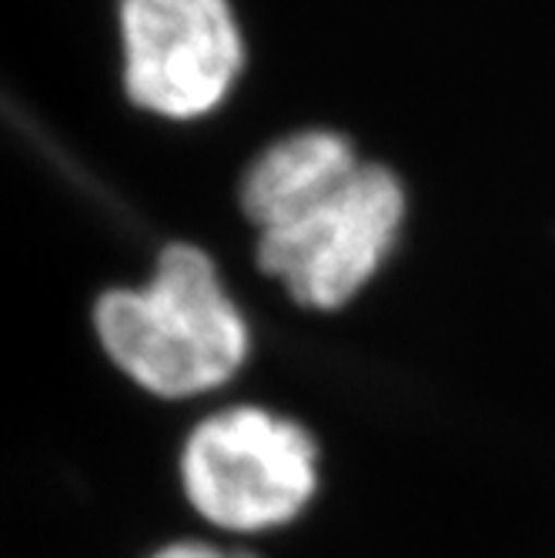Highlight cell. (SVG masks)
<instances>
[{
	"instance_id": "2",
	"label": "cell",
	"mask_w": 555,
	"mask_h": 558,
	"mask_svg": "<svg viewBox=\"0 0 555 558\" xmlns=\"http://www.w3.org/2000/svg\"><path fill=\"white\" fill-rule=\"evenodd\" d=\"M181 485L191 509L225 532L281 529L318 492V445L294 418L234 404L188 435Z\"/></svg>"
},
{
	"instance_id": "4",
	"label": "cell",
	"mask_w": 555,
	"mask_h": 558,
	"mask_svg": "<svg viewBox=\"0 0 555 558\" xmlns=\"http://www.w3.org/2000/svg\"><path fill=\"white\" fill-rule=\"evenodd\" d=\"M121 44L128 97L168 121L218 111L244 68L228 0H121Z\"/></svg>"
},
{
	"instance_id": "5",
	"label": "cell",
	"mask_w": 555,
	"mask_h": 558,
	"mask_svg": "<svg viewBox=\"0 0 555 558\" xmlns=\"http://www.w3.org/2000/svg\"><path fill=\"white\" fill-rule=\"evenodd\" d=\"M359 168V150L345 134L328 128L294 131L248 168L241 208L258 231L278 228L335 194Z\"/></svg>"
},
{
	"instance_id": "1",
	"label": "cell",
	"mask_w": 555,
	"mask_h": 558,
	"mask_svg": "<svg viewBox=\"0 0 555 558\" xmlns=\"http://www.w3.org/2000/svg\"><path fill=\"white\" fill-rule=\"evenodd\" d=\"M94 331L108 359L158 398H194L228 385L251 351L241 308L194 244H168L147 284L100 294Z\"/></svg>"
},
{
	"instance_id": "6",
	"label": "cell",
	"mask_w": 555,
	"mask_h": 558,
	"mask_svg": "<svg viewBox=\"0 0 555 558\" xmlns=\"http://www.w3.org/2000/svg\"><path fill=\"white\" fill-rule=\"evenodd\" d=\"M150 558H255V555L251 551H228V548H218L208 542H174V545H165L161 551H155Z\"/></svg>"
},
{
	"instance_id": "3",
	"label": "cell",
	"mask_w": 555,
	"mask_h": 558,
	"mask_svg": "<svg viewBox=\"0 0 555 558\" xmlns=\"http://www.w3.org/2000/svg\"><path fill=\"white\" fill-rule=\"evenodd\" d=\"M401 225V181L382 165H362L309 211L258 231V265L301 308L335 312L382 271Z\"/></svg>"
}]
</instances>
